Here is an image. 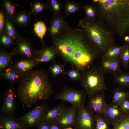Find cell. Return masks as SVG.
Here are the masks:
<instances>
[{
  "instance_id": "d6986e66",
  "label": "cell",
  "mask_w": 129,
  "mask_h": 129,
  "mask_svg": "<svg viewBox=\"0 0 129 129\" xmlns=\"http://www.w3.org/2000/svg\"><path fill=\"white\" fill-rule=\"evenodd\" d=\"M12 65L15 69L23 76L37 65L33 60L23 58L16 60Z\"/></svg>"
},
{
  "instance_id": "9a60e30c",
  "label": "cell",
  "mask_w": 129,
  "mask_h": 129,
  "mask_svg": "<svg viewBox=\"0 0 129 129\" xmlns=\"http://www.w3.org/2000/svg\"><path fill=\"white\" fill-rule=\"evenodd\" d=\"M65 17L62 14L53 15L48 29L52 39L56 38L60 35L67 25Z\"/></svg>"
},
{
  "instance_id": "60d3db41",
  "label": "cell",
  "mask_w": 129,
  "mask_h": 129,
  "mask_svg": "<svg viewBox=\"0 0 129 129\" xmlns=\"http://www.w3.org/2000/svg\"><path fill=\"white\" fill-rule=\"evenodd\" d=\"M37 127L38 129H49V124L42 122Z\"/></svg>"
},
{
  "instance_id": "e0dca14e",
  "label": "cell",
  "mask_w": 129,
  "mask_h": 129,
  "mask_svg": "<svg viewBox=\"0 0 129 129\" xmlns=\"http://www.w3.org/2000/svg\"><path fill=\"white\" fill-rule=\"evenodd\" d=\"M23 123L18 118L3 115L0 116V129H27Z\"/></svg>"
},
{
  "instance_id": "cb8c5ba5",
  "label": "cell",
  "mask_w": 129,
  "mask_h": 129,
  "mask_svg": "<svg viewBox=\"0 0 129 129\" xmlns=\"http://www.w3.org/2000/svg\"><path fill=\"white\" fill-rule=\"evenodd\" d=\"M115 83L123 88H129V72L121 71L114 75Z\"/></svg>"
},
{
  "instance_id": "52a82bcc",
  "label": "cell",
  "mask_w": 129,
  "mask_h": 129,
  "mask_svg": "<svg viewBox=\"0 0 129 129\" xmlns=\"http://www.w3.org/2000/svg\"><path fill=\"white\" fill-rule=\"evenodd\" d=\"M96 115L84 105L78 108L74 127L75 129H95Z\"/></svg>"
},
{
  "instance_id": "7a4b0ae2",
  "label": "cell",
  "mask_w": 129,
  "mask_h": 129,
  "mask_svg": "<svg viewBox=\"0 0 129 129\" xmlns=\"http://www.w3.org/2000/svg\"><path fill=\"white\" fill-rule=\"evenodd\" d=\"M97 19L115 34L123 38L129 34V0H92Z\"/></svg>"
},
{
  "instance_id": "5bb4252c",
  "label": "cell",
  "mask_w": 129,
  "mask_h": 129,
  "mask_svg": "<svg viewBox=\"0 0 129 129\" xmlns=\"http://www.w3.org/2000/svg\"><path fill=\"white\" fill-rule=\"evenodd\" d=\"M57 56L56 51L52 46H51L44 45L40 50H36L33 60L38 65L42 63L53 61Z\"/></svg>"
},
{
  "instance_id": "4316f807",
  "label": "cell",
  "mask_w": 129,
  "mask_h": 129,
  "mask_svg": "<svg viewBox=\"0 0 129 129\" xmlns=\"http://www.w3.org/2000/svg\"><path fill=\"white\" fill-rule=\"evenodd\" d=\"M2 4L5 11V15L11 20L16 13L17 5L8 0H3Z\"/></svg>"
},
{
  "instance_id": "d4e9b609",
  "label": "cell",
  "mask_w": 129,
  "mask_h": 129,
  "mask_svg": "<svg viewBox=\"0 0 129 129\" xmlns=\"http://www.w3.org/2000/svg\"><path fill=\"white\" fill-rule=\"evenodd\" d=\"M126 45L125 44L120 46L115 45L110 47L102 56V59H113L119 57Z\"/></svg>"
},
{
  "instance_id": "8d00e7d4",
  "label": "cell",
  "mask_w": 129,
  "mask_h": 129,
  "mask_svg": "<svg viewBox=\"0 0 129 129\" xmlns=\"http://www.w3.org/2000/svg\"><path fill=\"white\" fill-rule=\"evenodd\" d=\"M96 121L95 129H110L109 124L102 116L96 115Z\"/></svg>"
},
{
  "instance_id": "44dd1931",
  "label": "cell",
  "mask_w": 129,
  "mask_h": 129,
  "mask_svg": "<svg viewBox=\"0 0 129 129\" xmlns=\"http://www.w3.org/2000/svg\"><path fill=\"white\" fill-rule=\"evenodd\" d=\"M31 17L29 14L24 11L17 12L11 20L15 25L18 27H26L30 22Z\"/></svg>"
},
{
  "instance_id": "ab89813d",
  "label": "cell",
  "mask_w": 129,
  "mask_h": 129,
  "mask_svg": "<svg viewBox=\"0 0 129 129\" xmlns=\"http://www.w3.org/2000/svg\"><path fill=\"white\" fill-rule=\"evenodd\" d=\"M2 9L0 11V33L4 30L5 16Z\"/></svg>"
},
{
  "instance_id": "8992f818",
  "label": "cell",
  "mask_w": 129,
  "mask_h": 129,
  "mask_svg": "<svg viewBox=\"0 0 129 129\" xmlns=\"http://www.w3.org/2000/svg\"><path fill=\"white\" fill-rule=\"evenodd\" d=\"M86 95L83 89L80 90L64 86L55 98L57 100L68 102L72 105L78 108L84 105Z\"/></svg>"
},
{
  "instance_id": "3957f363",
  "label": "cell",
  "mask_w": 129,
  "mask_h": 129,
  "mask_svg": "<svg viewBox=\"0 0 129 129\" xmlns=\"http://www.w3.org/2000/svg\"><path fill=\"white\" fill-rule=\"evenodd\" d=\"M48 77L42 69L32 70L24 75L19 82L17 96L25 106L31 107L40 100L48 99L53 94Z\"/></svg>"
},
{
  "instance_id": "7402d4cb",
  "label": "cell",
  "mask_w": 129,
  "mask_h": 129,
  "mask_svg": "<svg viewBox=\"0 0 129 129\" xmlns=\"http://www.w3.org/2000/svg\"><path fill=\"white\" fill-rule=\"evenodd\" d=\"M15 26L11 20L5 15L4 30L16 43L20 36Z\"/></svg>"
},
{
  "instance_id": "83f0119b",
  "label": "cell",
  "mask_w": 129,
  "mask_h": 129,
  "mask_svg": "<svg viewBox=\"0 0 129 129\" xmlns=\"http://www.w3.org/2000/svg\"><path fill=\"white\" fill-rule=\"evenodd\" d=\"M81 9L85 12V19L89 21L96 20L97 18L98 15L97 10L92 4H86L84 5Z\"/></svg>"
},
{
  "instance_id": "1f68e13d",
  "label": "cell",
  "mask_w": 129,
  "mask_h": 129,
  "mask_svg": "<svg viewBox=\"0 0 129 129\" xmlns=\"http://www.w3.org/2000/svg\"><path fill=\"white\" fill-rule=\"evenodd\" d=\"M47 30L45 24L42 21H38L35 24L34 28V31L41 39L43 46H44V44L43 38L46 34Z\"/></svg>"
},
{
  "instance_id": "9c48e42d",
  "label": "cell",
  "mask_w": 129,
  "mask_h": 129,
  "mask_svg": "<svg viewBox=\"0 0 129 129\" xmlns=\"http://www.w3.org/2000/svg\"><path fill=\"white\" fill-rule=\"evenodd\" d=\"M15 91L14 85H10L4 93L1 108L3 115L13 117L16 106Z\"/></svg>"
},
{
  "instance_id": "f35d334b",
  "label": "cell",
  "mask_w": 129,
  "mask_h": 129,
  "mask_svg": "<svg viewBox=\"0 0 129 129\" xmlns=\"http://www.w3.org/2000/svg\"><path fill=\"white\" fill-rule=\"evenodd\" d=\"M128 98L125 99L119 105L121 109L125 114H129V99Z\"/></svg>"
},
{
  "instance_id": "ac0fdd59",
  "label": "cell",
  "mask_w": 129,
  "mask_h": 129,
  "mask_svg": "<svg viewBox=\"0 0 129 129\" xmlns=\"http://www.w3.org/2000/svg\"><path fill=\"white\" fill-rule=\"evenodd\" d=\"M0 73L1 78L6 80L10 85H13L19 83L23 76L15 69L12 64L9 65Z\"/></svg>"
},
{
  "instance_id": "8fae6325",
  "label": "cell",
  "mask_w": 129,
  "mask_h": 129,
  "mask_svg": "<svg viewBox=\"0 0 129 129\" xmlns=\"http://www.w3.org/2000/svg\"><path fill=\"white\" fill-rule=\"evenodd\" d=\"M15 47L17 54L23 58L33 60L36 50L33 48L30 40L21 36L16 42Z\"/></svg>"
},
{
  "instance_id": "4fadbf2b",
  "label": "cell",
  "mask_w": 129,
  "mask_h": 129,
  "mask_svg": "<svg viewBox=\"0 0 129 129\" xmlns=\"http://www.w3.org/2000/svg\"><path fill=\"white\" fill-rule=\"evenodd\" d=\"M125 115L121 110L119 106L111 103L107 104L102 116L109 124L113 125Z\"/></svg>"
},
{
  "instance_id": "30bf717a",
  "label": "cell",
  "mask_w": 129,
  "mask_h": 129,
  "mask_svg": "<svg viewBox=\"0 0 129 129\" xmlns=\"http://www.w3.org/2000/svg\"><path fill=\"white\" fill-rule=\"evenodd\" d=\"M77 108L72 105L67 108L65 107L59 114L55 123L63 129L74 127Z\"/></svg>"
},
{
  "instance_id": "6da1fadb",
  "label": "cell",
  "mask_w": 129,
  "mask_h": 129,
  "mask_svg": "<svg viewBox=\"0 0 129 129\" xmlns=\"http://www.w3.org/2000/svg\"><path fill=\"white\" fill-rule=\"evenodd\" d=\"M57 56L81 72L93 64L98 52L83 29H73L67 25L61 33L52 39Z\"/></svg>"
},
{
  "instance_id": "f546056e",
  "label": "cell",
  "mask_w": 129,
  "mask_h": 129,
  "mask_svg": "<svg viewBox=\"0 0 129 129\" xmlns=\"http://www.w3.org/2000/svg\"><path fill=\"white\" fill-rule=\"evenodd\" d=\"M47 9V3L36 0L34 1L31 5V13L33 15H38Z\"/></svg>"
},
{
  "instance_id": "ee69618b",
  "label": "cell",
  "mask_w": 129,
  "mask_h": 129,
  "mask_svg": "<svg viewBox=\"0 0 129 129\" xmlns=\"http://www.w3.org/2000/svg\"><path fill=\"white\" fill-rule=\"evenodd\" d=\"M63 129H75V128H73L72 127H69L64 128Z\"/></svg>"
},
{
  "instance_id": "484cf974",
  "label": "cell",
  "mask_w": 129,
  "mask_h": 129,
  "mask_svg": "<svg viewBox=\"0 0 129 129\" xmlns=\"http://www.w3.org/2000/svg\"><path fill=\"white\" fill-rule=\"evenodd\" d=\"M128 92L124 91L123 88L117 87L113 91V97L111 103L119 106L126 98H128Z\"/></svg>"
},
{
  "instance_id": "74e56055",
  "label": "cell",
  "mask_w": 129,
  "mask_h": 129,
  "mask_svg": "<svg viewBox=\"0 0 129 129\" xmlns=\"http://www.w3.org/2000/svg\"><path fill=\"white\" fill-rule=\"evenodd\" d=\"M64 75H67L70 79L75 81L80 79L81 73L78 69L72 67L71 69L65 72Z\"/></svg>"
},
{
  "instance_id": "7bdbcfd3",
  "label": "cell",
  "mask_w": 129,
  "mask_h": 129,
  "mask_svg": "<svg viewBox=\"0 0 129 129\" xmlns=\"http://www.w3.org/2000/svg\"><path fill=\"white\" fill-rule=\"evenodd\" d=\"M123 39L126 44L129 46V34L125 36L123 38Z\"/></svg>"
},
{
  "instance_id": "b9f144b4",
  "label": "cell",
  "mask_w": 129,
  "mask_h": 129,
  "mask_svg": "<svg viewBox=\"0 0 129 129\" xmlns=\"http://www.w3.org/2000/svg\"><path fill=\"white\" fill-rule=\"evenodd\" d=\"M49 129H63L57 124L54 123L49 124Z\"/></svg>"
},
{
  "instance_id": "d590c367",
  "label": "cell",
  "mask_w": 129,
  "mask_h": 129,
  "mask_svg": "<svg viewBox=\"0 0 129 129\" xmlns=\"http://www.w3.org/2000/svg\"><path fill=\"white\" fill-rule=\"evenodd\" d=\"M113 126L112 129H129V114L125 115Z\"/></svg>"
},
{
  "instance_id": "f6af8a7d",
  "label": "cell",
  "mask_w": 129,
  "mask_h": 129,
  "mask_svg": "<svg viewBox=\"0 0 129 129\" xmlns=\"http://www.w3.org/2000/svg\"><path fill=\"white\" fill-rule=\"evenodd\" d=\"M128 98H129V92H128Z\"/></svg>"
},
{
  "instance_id": "603a6c76",
  "label": "cell",
  "mask_w": 129,
  "mask_h": 129,
  "mask_svg": "<svg viewBox=\"0 0 129 129\" xmlns=\"http://www.w3.org/2000/svg\"><path fill=\"white\" fill-rule=\"evenodd\" d=\"M17 54L15 48L11 52H6L0 48V72L10 64L13 57Z\"/></svg>"
},
{
  "instance_id": "7c38bea8",
  "label": "cell",
  "mask_w": 129,
  "mask_h": 129,
  "mask_svg": "<svg viewBox=\"0 0 129 129\" xmlns=\"http://www.w3.org/2000/svg\"><path fill=\"white\" fill-rule=\"evenodd\" d=\"M107 104L102 92L90 98L86 107L96 115L102 116Z\"/></svg>"
},
{
  "instance_id": "5b68a950",
  "label": "cell",
  "mask_w": 129,
  "mask_h": 129,
  "mask_svg": "<svg viewBox=\"0 0 129 129\" xmlns=\"http://www.w3.org/2000/svg\"><path fill=\"white\" fill-rule=\"evenodd\" d=\"M81 73L79 80L83 89L89 98L104 92L107 89L105 73L99 67L92 64Z\"/></svg>"
},
{
  "instance_id": "ba28073f",
  "label": "cell",
  "mask_w": 129,
  "mask_h": 129,
  "mask_svg": "<svg viewBox=\"0 0 129 129\" xmlns=\"http://www.w3.org/2000/svg\"><path fill=\"white\" fill-rule=\"evenodd\" d=\"M49 107L46 103L35 107L26 114L18 118L27 128L37 127L42 122L43 117Z\"/></svg>"
},
{
  "instance_id": "e575fe53",
  "label": "cell",
  "mask_w": 129,
  "mask_h": 129,
  "mask_svg": "<svg viewBox=\"0 0 129 129\" xmlns=\"http://www.w3.org/2000/svg\"><path fill=\"white\" fill-rule=\"evenodd\" d=\"M126 44L119 56L122 65L125 69L128 68L129 63V46Z\"/></svg>"
},
{
  "instance_id": "d6a6232c",
  "label": "cell",
  "mask_w": 129,
  "mask_h": 129,
  "mask_svg": "<svg viewBox=\"0 0 129 129\" xmlns=\"http://www.w3.org/2000/svg\"><path fill=\"white\" fill-rule=\"evenodd\" d=\"M15 44H16L15 43L4 30L0 33V48L5 49Z\"/></svg>"
},
{
  "instance_id": "2e32d148",
  "label": "cell",
  "mask_w": 129,
  "mask_h": 129,
  "mask_svg": "<svg viewBox=\"0 0 129 129\" xmlns=\"http://www.w3.org/2000/svg\"><path fill=\"white\" fill-rule=\"evenodd\" d=\"M122 66L119 57L113 59H102L98 67L105 73H109L114 75L121 71Z\"/></svg>"
},
{
  "instance_id": "836d02e7",
  "label": "cell",
  "mask_w": 129,
  "mask_h": 129,
  "mask_svg": "<svg viewBox=\"0 0 129 129\" xmlns=\"http://www.w3.org/2000/svg\"><path fill=\"white\" fill-rule=\"evenodd\" d=\"M53 65L50 66L49 68L52 76L54 78L56 77L59 74L64 75L65 71L64 65H60L56 63L55 60L53 61Z\"/></svg>"
},
{
  "instance_id": "277c9868",
  "label": "cell",
  "mask_w": 129,
  "mask_h": 129,
  "mask_svg": "<svg viewBox=\"0 0 129 129\" xmlns=\"http://www.w3.org/2000/svg\"><path fill=\"white\" fill-rule=\"evenodd\" d=\"M78 26L82 28L94 45L99 56H102L109 48L115 45L113 31L98 19L92 21L81 19Z\"/></svg>"
},
{
  "instance_id": "4dcf8cb0",
  "label": "cell",
  "mask_w": 129,
  "mask_h": 129,
  "mask_svg": "<svg viewBox=\"0 0 129 129\" xmlns=\"http://www.w3.org/2000/svg\"><path fill=\"white\" fill-rule=\"evenodd\" d=\"M64 6V12L66 14L65 17L78 12L81 9L80 4L68 0L66 1Z\"/></svg>"
},
{
  "instance_id": "f1b7e54d",
  "label": "cell",
  "mask_w": 129,
  "mask_h": 129,
  "mask_svg": "<svg viewBox=\"0 0 129 129\" xmlns=\"http://www.w3.org/2000/svg\"><path fill=\"white\" fill-rule=\"evenodd\" d=\"M47 3L48 9L52 12L53 16L62 14L63 5L59 0H49Z\"/></svg>"
},
{
  "instance_id": "ffe728a7",
  "label": "cell",
  "mask_w": 129,
  "mask_h": 129,
  "mask_svg": "<svg viewBox=\"0 0 129 129\" xmlns=\"http://www.w3.org/2000/svg\"><path fill=\"white\" fill-rule=\"evenodd\" d=\"M64 102L52 108H48L45 113L42 122L49 124L55 123L62 110L65 107Z\"/></svg>"
}]
</instances>
